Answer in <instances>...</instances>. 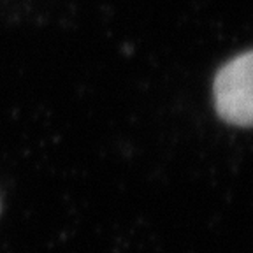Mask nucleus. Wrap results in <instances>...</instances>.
Listing matches in <instances>:
<instances>
[{"label": "nucleus", "mask_w": 253, "mask_h": 253, "mask_svg": "<svg viewBox=\"0 0 253 253\" xmlns=\"http://www.w3.org/2000/svg\"><path fill=\"white\" fill-rule=\"evenodd\" d=\"M214 107L223 122L250 126L253 122V53L237 55L218 71L213 84Z\"/></svg>", "instance_id": "1"}]
</instances>
